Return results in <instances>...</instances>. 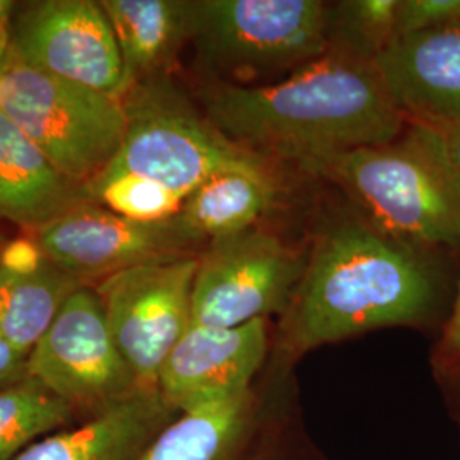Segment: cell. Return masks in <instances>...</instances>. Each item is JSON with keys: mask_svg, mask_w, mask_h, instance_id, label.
Wrapping results in <instances>:
<instances>
[{"mask_svg": "<svg viewBox=\"0 0 460 460\" xmlns=\"http://www.w3.org/2000/svg\"><path fill=\"white\" fill-rule=\"evenodd\" d=\"M99 4L115 31L128 91L157 81L182 43L191 38V2L101 0Z\"/></svg>", "mask_w": 460, "mask_h": 460, "instance_id": "cell-17", "label": "cell"}, {"mask_svg": "<svg viewBox=\"0 0 460 460\" xmlns=\"http://www.w3.org/2000/svg\"><path fill=\"white\" fill-rule=\"evenodd\" d=\"M442 384H444L445 393H447V401H448V406L452 411V418L456 420L460 429V380H448Z\"/></svg>", "mask_w": 460, "mask_h": 460, "instance_id": "cell-29", "label": "cell"}, {"mask_svg": "<svg viewBox=\"0 0 460 460\" xmlns=\"http://www.w3.org/2000/svg\"><path fill=\"white\" fill-rule=\"evenodd\" d=\"M28 357L0 336V387L28 377Z\"/></svg>", "mask_w": 460, "mask_h": 460, "instance_id": "cell-26", "label": "cell"}, {"mask_svg": "<svg viewBox=\"0 0 460 460\" xmlns=\"http://www.w3.org/2000/svg\"><path fill=\"white\" fill-rule=\"evenodd\" d=\"M0 111L81 186L115 159L127 130L123 99L38 70L11 49L0 66Z\"/></svg>", "mask_w": 460, "mask_h": 460, "instance_id": "cell-4", "label": "cell"}, {"mask_svg": "<svg viewBox=\"0 0 460 460\" xmlns=\"http://www.w3.org/2000/svg\"><path fill=\"white\" fill-rule=\"evenodd\" d=\"M460 21V0H401L397 36L423 33Z\"/></svg>", "mask_w": 460, "mask_h": 460, "instance_id": "cell-24", "label": "cell"}, {"mask_svg": "<svg viewBox=\"0 0 460 460\" xmlns=\"http://www.w3.org/2000/svg\"><path fill=\"white\" fill-rule=\"evenodd\" d=\"M83 281L51 263L33 273L0 268V336L30 355Z\"/></svg>", "mask_w": 460, "mask_h": 460, "instance_id": "cell-19", "label": "cell"}, {"mask_svg": "<svg viewBox=\"0 0 460 460\" xmlns=\"http://www.w3.org/2000/svg\"><path fill=\"white\" fill-rule=\"evenodd\" d=\"M275 198L277 182L271 172H222L186 197L180 218L198 243L212 244L254 229Z\"/></svg>", "mask_w": 460, "mask_h": 460, "instance_id": "cell-18", "label": "cell"}, {"mask_svg": "<svg viewBox=\"0 0 460 460\" xmlns=\"http://www.w3.org/2000/svg\"><path fill=\"white\" fill-rule=\"evenodd\" d=\"M91 203L137 222H164L178 217L184 198L142 176L106 167L84 186Z\"/></svg>", "mask_w": 460, "mask_h": 460, "instance_id": "cell-21", "label": "cell"}, {"mask_svg": "<svg viewBox=\"0 0 460 460\" xmlns=\"http://www.w3.org/2000/svg\"><path fill=\"white\" fill-rule=\"evenodd\" d=\"M205 116L234 144L300 167L399 138L406 116L372 62L326 53L264 85L220 83L203 94Z\"/></svg>", "mask_w": 460, "mask_h": 460, "instance_id": "cell-1", "label": "cell"}, {"mask_svg": "<svg viewBox=\"0 0 460 460\" xmlns=\"http://www.w3.org/2000/svg\"><path fill=\"white\" fill-rule=\"evenodd\" d=\"M198 263L197 254L165 256L93 285L140 389H159L167 357L191 326Z\"/></svg>", "mask_w": 460, "mask_h": 460, "instance_id": "cell-7", "label": "cell"}, {"mask_svg": "<svg viewBox=\"0 0 460 460\" xmlns=\"http://www.w3.org/2000/svg\"><path fill=\"white\" fill-rule=\"evenodd\" d=\"M433 365L442 382L460 380V279L452 309L435 346Z\"/></svg>", "mask_w": 460, "mask_h": 460, "instance_id": "cell-25", "label": "cell"}, {"mask_svg": "<svg viewBox=\"0 0 460 460\" xmlns=\"http://www.w3.org/2000/svg\"><path fill=\"white\" fill-rule=\"evenodd\" d=\"M304 268L296 251L264 230L215 241L199 254L191 324L237 328L285 313Z\"/></svg>", "mask_w": 460, "mask_h": 460, "instance_id": "cell-9", "label": "cell"}, {"mask_svg": "<svg viewBox=\"0 0 460 460\" xmlns=\"http://www.w3.org/2000/svg\"><path fill=\"white\" fill-rule=\"evenodd\" d=\"M273 404L252 387L180 412L138 460H243Z\"/></svg>", "mask_w": 460, "mask_h": 460, "instance_id": "cell-15", "label": "cell"}, {"mask_svg": "<svg viewBox=\"0 0 460 460\" xmlns=\"http://www.w3.org/2000/svg\"><path fill=\"white\" fill-rule=\"evenodd\" d=\"M28 376L89 418L144 391L116 346L93 285L64 302L28 357Z\"/></svg>", "mask_w": 460, "mask_h": 460, "instance_id": "cell-8", "label": "cell"}, {"mask_svg": "<svg viewBox=\"0 0 460 460\" xmlns=\"http://www.w3.org/2000/svg\"><path fill=\"white\" fill-rule=\"evenodd\" d=\"M178 414L159 389H144L34 442L16 460H138Z\"/></svg>", "mask_w": 460, "mask_h": 460, "instance_id": "cell-14", "label": "cell"}, {"mask_svg": "<svg viewBox=\"0 0 460 460\" xmlns=\"http://www.w3.org/2000/svg\"><path fill=\"white\" fill-rule=\"evenodd\" d=\"M191 13L201 57L232 79L296 70L328 53L329 9L319 0H201Z\"/></svg>", "mask_w": 460, "mask_h": 460, "instance_id": "cell-6", "label": "cell"}, {"mask_svg": "<svg viewBox=\"0 0 460 460\" xmlns=\"http://www.w3.org/2000/svg\"><path fill=\"white\" fill-rule=\"evenodd\" d=\"M438 287L416 249L362 220H343L315 243L279 329L285 363L367 331L428 324Z\"/></svg>", "mask_w": 460, "mask_h": 460, "instance_id": "cell-2", "label": "cell"}, {"mask_svg": "<svg viewBox=\"0 0 460 460\" xmlns=\"http://www.w3.org/2000/svg\"><path fill=\"white\" fill-rule=\"evenodd\" d=\"M14 2L0 0V66L4 64L9 49H11V34H13V16H14Z\"/></svg>", "mask_w": 460, "mask_h": 460, "instance_id": "cell-28", "label": "cell"}, {"mask_svg": "<svg viewBox=\"0 0 460 460\" xmlns=\"http://www.w3.org/2000/svg\"><path fill=\"white\" fill-rule=\"evenodd\" d=\"M372 66L412 123L435 128L460 125V21L395 38Z\"/></svg>", "mask_w": 460, "mask_h": 460, "instance_id": "cell-13", "label": "cell"}, {"mask_svg": "<svg viewBox=\"0 0 460 460\" xmlns=\"http://www.w3.org/2000/svg\"><path fill=\"white\" fill-rule=\"evenodd\" d=\"M243 460H326L311 444L300 421L287 406L273 404L258 437Z\"/></svg>", "mask_w": 460, "mask_h": 460, "instance_id": "cell-23", "label": "cell"}, {"mask_svg": "<svg viewBox=\"0 0 460 460\" xmlns=\"http://www.w3.org/2000/svg\"><path fill=\"white\" fill-rule=\"evenodd\" d=\"M2 244H4V239H2V237H0V246H2Z\"/></svg>", "mask_w": 460, "mask_h": 460, "instance_id": "cell-30", "label": "cell"}, {"mask_svg": "<svg viewBox=\"0 0 460 460\" xmlns=\"http://www.w3.org/2000/svg\"><path fill=\"white\" fill-rule=\"evenodd\" d=\"M302 169L341 184L384 235L416 247L460 246V184L433 132L355 148Z\"/></svg>", "mask_w": 460, "mask_h": 460, "instance_id": "cell-3", "label": "cell"}, {"mask_svg": "<svg viewBox=\"0 0 460 460\" xmlns=\"http://www.w3.org/2000/svg\"><path fill=\"white\" fill-rule=\"evenodd\" d=\"M9 49L28 66L111 98L128 93L115 31L99 2H34L16 17Z\"/></svg>", "mask_w": 460, "mask_h": 460, "instance_id": "cell-10", "label": "cell"}, {"mask_svg": "<svg viewBox=\"0 0 460 460\" xmlns=\"http://www.w3.org/2000/svg\"><path fill=\"white\" fill-rule=\"evenodd\" d=\"M123 104L127 130L111 169L157 182L184 199L222 172H271L264 157L234 144L165 84L135 85Z\"/></svg>", "mask_w": 460, "mask_h": 460, "instance_id": "cell-5", "label": "cell"}, {"mask_svg": "<svg viewBox=\"0 0 460 460\" xmlns=\"http://www.w3.org/2000/svg\"><path fill=\"white\" fill-rule=\"evenodd\" d=\"M28 234L51 263L84 285L150 260L188 254L199 244L180 215L164 222H137L94 203H84Z\"/></svg>", "mask_w": 460, "mask_h": 460, "instance_id": "cell-11", "label": "cell"}, {"mask_svg": "<svg viewBox=\"0 0 460 460\" xmlns=\"http://www.w3.org/2000/svg\"><path fill=\"white\" fill-rule=\"evenodd\" d=\"M401 0H349L329 11V24L357 51V58L372 62L397 36Z\"/></svg>", "mask_w": 460, "mask_h": 460, "instance_id": "cell-22", "label": "cell"}, {"mask_svg": "<svg viewBox=\"0 0 460 460\" xmlns=\"http://www.w3.org/2000/svg\"><path fill=\"white\" fill-rule=\"evenodd\" d=\"M428 128L435 135L447 164L452 169L454 176L457 178L460 184V125H457V127H438V128L428 127Z\"/></svg>", "mask_w": 460, "mask_h": 460, "instance_id": "cell-27", "label": "cell"}, {"mask_svg": "<svg viewBox=\"0 0 460 460\" xmlns=\"http://www.w3.org/2000/svg\"><path fill=\"white\" fill-rule=\"evenodd\" d=\"M75 416L72 406L30 376L0 387V460H16L30 445L68 427Z\"/></svg>", "mask_w": 460, "mask_h": 460, "instance_id": "cell-20", "label": "cell"}, {"mask_svg": "<svg viewBox=\"0 0 460 460\" xmlns=\"http://www.w3.org/2000/svg\"><path fill=\"white\" fill-rule=\"evenodd\" d=\"M91 203L84 186L70 181L0 111V218L31 232Z\"/></svg>", "mask_w": 460, "mask_h": 460, "instance_id": "cell-16", "label": "cell"}, {"mask_svg": "<svg viewBox=\"0 0 460 460\" xmlns=\"http://www.w3.org/2000/svg\"><path fill=\"white\" fill-rule=\"evenodd\" d=\"M270 349L268 319L237 328L191 324L167 357L159 391L178 412L244 394Z\"/></svg>", "mask_w": 460, "mask_h": 460, "instance_id": "cell-12", "label": "cell"}]
</instances>
